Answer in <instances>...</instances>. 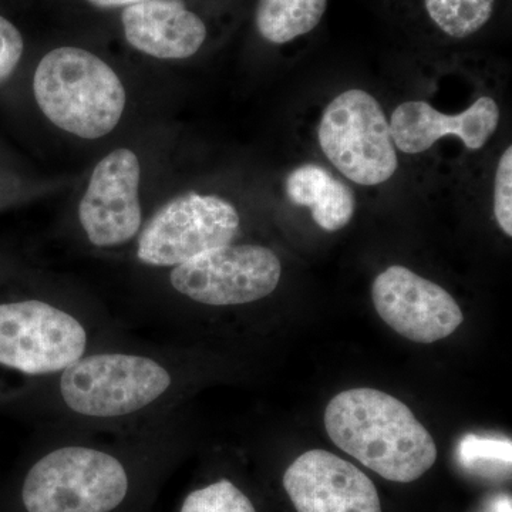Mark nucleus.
Listing matches in <instances>:
<instances>
[{
    "mask_svg": "<svg viewBox=\"0 0 512 512\" xmlns=\"http://www.w3.org/2000/svg\"><path fill=\"white\" fill-rule=\"evenodd\" d=\"M187 382L177 353L119 340L29 380L25 396L60 433L126 434L170 419Z\"/></svg>",
    "mask_w": 512,
    "mask_h": 512,
    "instance_id": "1",
    "label": "nucleus"
},
{
    "mask_svg": "<svg viewBox=\"0 0 512 512\" xmlns=\"http://www.w3.org/2000/svg\"><path fill=\"white\" fill-rule=\"evenodd\" d=\"M325 427L340 450L394 483L419 480L437 460L436 441L412 410L370 387L333 397Z\"/></svg>",
    "mask_w": 512,
    "mask_h": 512,
    "instance_id": "2",
    "label": "nucleus"
},
{
    "mask_svg": "<svg viewBox=\"0 0 512 512\" xmlns=\"http://www.w3.org/2000/svg\"><path fill=\"white\" fill-rule=\"evenodd\" d=\"M119 340L110 319L74 305L39 296L0 302V367L28 380L59 375Z\"/></svg>",
    "mask_w": 512,
    "mask_h": 512,
    "instance_id": "3",
    "label": "nucleus"
},
{
    "mask_svg": "<svg viewBox=\"0 0 512 512\" xmlns=\"http://www.w3.org/2000/svg\"><path fill=\"white\" fill-rule=\"evenodd\" d=\"M123 448L86 441L50 447L23 480L26 512L116 511L131 490Z\"/></svg>",
    "mask_w": 512,
    "mask_h": 512,
    "instance_id": "4",
    "label": "nucleus"
},
{
    "mask_svg": "<svg viewBox=\"0 0 512 512\" xmlns=\"http://www.w3.org/2000/svg\"><path fill=\"white\" fill-rule=\"evenodd\" d=\"M33 93L55 126L87 140L110 134L126 109L120 77L99 56L80 47L47 53L33 77Z\"/></svg>",
    "mask_w": 512,
    "mask_h": 512,
    "instance_id": "5",
    "label": "nucleus"
},
{
    "mask_svg": "<svg viewBox=\"0 0 512 512\" xmlns=\"http://www.w3.org/2000/svg\"><path fill=\"white\" fill-rule=\"evenodd\" d=\"M323 154L353 183L373 187L396 173V146L379 101L362 89H350L330 101L318 130Z\"/></svg>",
    "mask_w": 512,
    "mask_h": 512,
    "instance_id": "6",
    "label": "nucleus"
},
{
    "mask_svg": "<svg viewBox=\"0 0 512 512\" xmlns=\"http://www.w3.org/2000/svg\"><path fill=\"white\" fill-rule=\"evenodd\" d=\"M241 225L231 202L190 192L161 207L137 237L138 262L174 268L211 249L234 244Z\"/></svg>",
    "mask_w": 512,
    "mask_h": 512,
    "instance_id": "7",
    "label": "nucleus"
},
{
    "mask_svg": "<svg viewBox=\"0 0 512 512\" xmlns=\"http://www.w3.org/2000/svg\"><path fill=\"white\" fill-rule=\"evenodd\" d=\"M282 265L272 249L229 244L174 266L170 285L198 305L228 308L261 301L278 288Z\"/></svg>",
    "mask_w": 512,
    "mask_h": 512,
    "instance_id": "8",
    "label": "nucleus"
},
{
    "mask_svg": "<svg viewBox=\"0 0 512 512\" xmlns=\"http://www.w3.org/2000/svg\"><path fill=\"white\" fill-rule=\"evenodd\" d=\"M140 161L128 148H117L94 168L79 205V222L94 248L123 247L143 228Z\"/></svg>",
    "mask_w": 512,
    "mask_h": 512,
    "instance_id": "9",
    "label": "nucleus"
},
{
    "mask_svg": "<svg viewBox=\"0 0 512 512\" xmlns=\"http://www.w3.org/2000/svg\"><path fill=\"white\" fill-rule=\"evenodd\" d=\"M372 299L383 322L412 342H439L453 335L464 320L446 289L400 265L376 276Z\"/></svg>",
    "mask_w": 512,
    "mask_h": 512,
    "instance_id": "10",
    "label": "nucleus"
},
{
    "mask_svg": "<svg viewBox=\"0 0 512 512\" xmlns=\"http://www.w3.org/2000/svg\"><path fill=\"white\" fill-rule=\"evenodd\" d=\"M284 487L298 512H382L373 481L329 451L296 458L285 471Z\"/></svg>",
    "mask_w": 512,
    "mask_h": 512,
    "instance_id": "11",
    "label": "nucleus"
},
{
    "mask_svg": "<svg viewBox=\"0 0 512 512\" xmlns=\"http://www.w3.org/2000/svg\"><path fill=\"white\" fill-rule=\"evenodd\" d=\"M390 133L396 148L420 154L444 137H457L468 150H480L500 124V107L493 97L483 96L461 113L444 114L427 101H404L393 111Z\"/></svg>",
    "mask_w": 512,
    "mask_h": 512,
    "instance_id": "12",
    "label": "nucleus"
},
{
    "mask_svg": "<svg viewBox=\"0 0 512 512\" xmlns=\"http://www.w3.org/2000/svg\"><path fill=\"white\" fill-rule=\"evenodd\" d=\"M128 45L156 59L183 60L207 40L204 20L181 0H147L121 13Z\"/></svg>",
    "mask_w": 512,
    "mask_h": 512,
    "instance_id": "13",
    "label": "nucleus"
},
{
    "mask_svg": "<svg viewBox=\"0 0 512 512\" xmlns=\"http://www.w3.org/2000/svg\"><path fill=\"white\" fill-rule=\"evenodd\" d=\"M286 197L309 208L313 221L326 232L348 227L356 212L355 192L318 164H303L286 178Z\"/></svg>",
    "mask_w": 512,
    "mask_h": 512,
    "instance_id": "14",
    "label": "nucleus"
},
{
    "mask_svg": "<svg viewBox=\"0 0 512 512\" xmlns=\"http://www.w3.org/2000/svg\"><path fill=\"white\" fill-rule=\"evenodd\" d=\"M328 0H258L255 25L272 45H285L308 35L325 16Z\"/></svg>",
    "mask_w": 512,
    "mask_h": 512,
    "instance_id": "15",
    "label": "nucleus"
},
{
    "mask_svg": "<svg viewBox=\"0 0 512 512\" xmlns=\"http://www.w3.org/2000/svg\"><path fill=\"white\" fill-rule=\"evenodd\" d=\"M431 22L453 39H466L493 18L495 0H424Z\"/></svg>",
    "mask_w": 512,
    "mask_h": 512,
    "instance_id": "16",
    "label": "nucleus"
},
{
    "mask_svg": "<svg viewBox=\"0 0 512 512\" xmlns=\"http://www.w3.org/2000/svg\"><path fill=\"white\" fill-rule=\"evenodd\" d=\"M457 454L461 466L483 476L511 470V440L467 434L458 444Z\"/></svg>",
    "mask_w": 512,
    "mask_h": 512,
    "instance_id": "17",
    "label": "nucleus"
},
{
    "mask_svg": "<svg viewBox=\"0 0 512 512\" xmlns=\"http://www.w3.org/2000/svg\"><path fill=\"white\" fill-rule=\"evenodd\" d=\"M180 512H256L244 491L229 480L215 481L192 491Z\"/></svg>",
    "mask_w": 512,
    "mask_h": 512,
    "instance_id": "18",
    "label": "nucleus"
},
{
    "mask_svg": "<svg viewBox=\"0 0 512 512\" xmlns=\"http://www.w3.org/2000/svg\"><path fill=\"white\" fill-rule=\"evenodd\" d=\"M494 217L507 237H512V148L504 151L494 177Z\"/></svg>",
    "mask_w": 512,
    "mask_h": 512,
    "instance_id": "19",
    "label": "nucleus"
},
{
    "mask_svg": "<svg viewBox=\"0 0 512 512\" xmlns=\"http://www.w3.org/2000/svg\"><path fill=\"white\" fill-rule=\"evenodd\" d=\"M23 43L22 33L9 22L8 19L0 16V83L6 82L22 59Z\"/></svg>",
    "mask_w": 512,
    "mask_h": 512,
    "instance_id": "20",
    "label": "nucleus"
},
{
    "mask_svg": "<svg viewBox=\"0 0 512 512\" xmlns=\"http://www.w3.org/2000/svg\"><path fill=\"white\" fill-rule=\"evenodd\" d=\"M481 512H512L511 495H493V497L487 500V503L483 505Z\"/></svg>",
    "mask_w": 512,
    "mask_h": 512,
    "instance_id": "21",
    "label": "nucleus"
},
{
    "mask_svg": "<svg viewBox=\"0 0 512 512\" xmlns=\"http://www.w3.org/2000/svg\"><path fill=\"white\" fill-rule=\"evenodd\" d=\"M90 5L100 9L128 8V6L137 5V3L147 2V0H87Z\"/></svg>",
    "mask_w": 512,
    "mask_h": 512,
    "instance_id": "22",
    "label": "nucleus"
}]
</instances>
